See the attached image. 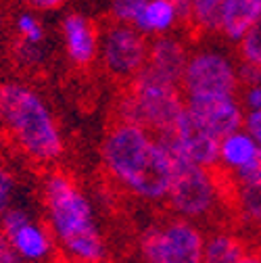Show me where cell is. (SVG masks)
<instances>
[{
    "instance_id": "obj_1",
    "label": "cell",
    "mask_w": 261,
    "mask_h": 263,
    "mask_svg": "<svg viewBox=\"0 0 261 263\" xmlns=\"http://www.w3.org/2000/svg\"><path fill=\"white\" fill-rule=\"evenodd\" d=\"M101 161L107 176L129 196L142 203L167 201L174 159L148 129L115 119L103 138Z\"/></svg>"
},
{
    "instance_id": "obj_2",
    "label": "cell",
    "mask_w": 261,
    "mask_h": 263,
    "mask_svg": "<svg viewBox=\"0 0 261 263\" xmlns=\"http://www.w3.org/2000/svg\"><path fill=\"white\" fill-rule=\"evenodd\" d=\"M46 226L65 259L105 261L107 242L94 207L82 186L65 172H50L42 182Z\"/></svg>"
},
{
    "instance_id": "obj_3",
    "label": "cell",
    "mask_w": 261,
    "mask_h": 263,
    "mask_svg": "<svg viewBox=\"0 0 261 263\" xmlns=\"http://www.w3.org/2000/svg\"><path fill=\"white\" fill-rule=\"evenodd\" d=\"M0 125L34 163H54L65 153V138L50 105L23 82L0 84Z\"/></svg>"
},
{
    "instance_id": "obj_4",
    "label": "cell",
    "mask_w": 261,
    "mask_h": 263,
    "mask_svg": "<svg viewBox=\"0 0 261 263\" xmlns=\"http://www.w3.org/2000/svg\"><path fill=\"white\" fill-rule=\"evenodd\" d=\"M174 178L167 194L170 211L194 223L213 221L226 199L230 196V184L221 182L217 170H207L197 163H190L184 157L172 155Z\"/></svg>"
},
{
    "instance_id": "obj_5",
    "label": "cell",
    "mask_w": 261,
    "mask_h": 263,
    "mask_svg": "<svg viewBox=\"0 0 261 263\" xmlns=\"http://www.w3.org/2000/svg\"><path fill=\"white\" fill-rule=\"evenodd\" d=\"M186 109L182 88L163 84L138 73L117 103V119L136 123L155 136H165L174 129Z\"/></svg>"
},
{
    "instance_id": "obj_6",
    "label": "cell",
    "mask_w": 261,
    "mask_h": 263,
    "mask_svg": "<svg viewBox=\"0 0 261 263\" xmlns=\"http://www.w3.org/2000/svg\"><path fill=\"white\" fill-rule=\"evenodd\" d=\"M203 228L178 215L148 226L138 242L142 263H203Z\"/></svg>"
},
{
    "instance_id": "obj_7",
    "label": "cell",
    "mask_w": 261,
    "mask_h": 263,
    "mask_svg": "<svg viewBox=\"0 0 261 263\" xmlns=\"http://www.w3.org/2000/svg\"><path fill=\"white\" fill-rule=\"evenodd\" d=\"M180 88L184 98L238 96V63L221 48H199L188 57Z\"/></svg>"
},
{
    "instance_id": "obj_8",
    "label": "cell",
    "mask_w": 261,
    "mask_h": 263,
    "mask_svg": "<svg viewBox=\"0 0 261 263\" xmlns=\"http://www.w3.org/2000/svg\"><path fill=\"white\" fill-rule=\"evenodd\" d=\"M99 59L111 78L119 82H132L146 65L148 40L134 25L109 21L101 29Z\"/></svg>"
},
{
    "instance_id": "obj_9",
    "label": "cell",
    "mask_w": 261,
    "mask_h": 263,
    "mask_svg": "<svg viewBox=\"0 0 261 263\" xmlns=\"http://www.w3.org/2000/svg\"><path fill=\"white\" fill-rule=\"evenodd\" d=\"M0 228L9 236L15 253L19 255L21 263H46L57 245L50 234L48 226L34 219L27 209L23 207H11L3 217H0Z\"/></svg>"
},
{
    "instance_id": "obj_10",
    "label": "cell",
    "mask_w": 261,
    "mask_h": 263,
    "mask_svg": "<svg viewBox=\"0 0 261 263\" xmlns=\"http://www.w3.org/2000/svg\"><path fill=\"white\" fill-rule=\"evenodd\" d=\"M167 146L172 155L184 157L190 163H197L207 170H217V151H219V138L209 132L203 123L194 119L188 109L180 115L174 129L165 136H157Z\"/></svg>"
},
{
    "instance_id": "obj_11",
    "label": "cell",
    "mask_w": 261,
    "mask_h": 263,
    "mask_svg": "<svg viewBox=\"0 0 261 263\" xmlns=\"http://www.w3.org/2000/svg\"><path fill=\"white\" fill-rule=\"evenodd\" d=\"M188 113L203 123L217 138H223L236 129H243L245 109L238 96H197L186 98Z\"/></svg>"
},
{
    "instance_id": "obj_12",
    "label": "cell",
    "mask_w": 261,
    "mask_h": 263,
    "mask_svg": "<svg viewBox=\"0 0 261 263\" xmlns=\"http://www.w3.org/2000/svg\"><path fill=\"white\" fill-rule=\"evenodd\" d=\"M188 48L186 44L176 38V36H159L148 42V59L144 69L140 71L142 76L163 82V84H172V86H182V76L188 63Z\"/></svg>"
},
{
    "instance_id": "obj_13",
    "label": "cell",
    "mask_w": 261,
    "mask_h": 263,
    "mask_svg": "<svg viewBox=\"0 0 261 263\" xmlns=\"http://www.w3.org/2000/svg\"><path fill=\"white\" fill-rule=\"evenodd\" d=\"M61 38L67 59L76 67H90L99 59L101 31L82 13H69L61 21Z\"/></svg>"
},
{
    "instance_id": "obj_14",
    "label": "cell",
    "mask_w": 261,
    "mask_h": 263,
    "mask_svg": "<svg viewBox=\"0 0 261 263\" xmlns=\"http://www.w3.org/2000/svg\"><path fill=\"white\" fill-rule=\"evenodd\" d=\"M261 155L257 142L247 134L245 129H236L232 134L219 138L217 151V167L226 178H234Z\"/></svg>"
},
{
    "instance_id": "obj_15",
    "label": "cell",
    "mask_w": 261,
    "mask_h": 263,
    "mask_svg": "<svg viewBox=\"0 0 261 263\" xmlns=\"http://www.w3.org/2000/svg\"><path fill=\"white\" fill-rule=\"evenodd\" d=\"M259 19H261V0H223L217 34L228 42L238 44V40Z\"/></svg>"
},
{
    "instance_id": "obj_16",
    "label": "cell",
    "mask_w": 261,
    "mask_h": 263,
    "mask_svg": "<svg viewBox=\"0 0 261 263\" xmlns=\"http://www.w3.org/2000/svg\"><path fill=\"white\" fill-rule=\"evenodd\" d=\"M182 21V11L176 0H148L140 15L134 21V27L146 38L170 36L176 25Z\"/></svg>"
},
{
    "instance_id": "obj_17",
    "label": "cell",
    "mask_w": 261,
    "mask_h": 263,
    "mask_svg": "<svg viewBox=\"0 0 261 263\" xmlns=\"http://www.w3.org/2000/svg\"><path fill=\"white\" fill-rule=\"evenodd\" d=\"M247 251V240L238 232L219 228L205 236L203 263H240Z\"/></svg>"
},
{
    "instance_id": "obj_18",
    "label": "cell",
    "mask_w": 261,
    "mask_h": 263,
    "mask_svg": "<svg viewBox=\"0 0 261 263\" xmlns=\"http://www.w3.org/2000/svg\"><path fill=\"white\" fill-rule=\"evenodd\" d=\"M182 21L197 34H217L223 0H178Z\"/></svg>"
},
{
    "instance_id": "obj_19",
    "label": "cell",
    "mask_w": 261,
    "mask_h": 263,
    "mask_svg": "<svg viewBox=\"0 0 261 263\" xmlns=\"http://www.w3.org/2000/svg\"><path fill=\"white\" fill-rule=\"evenodd\" d=\"M230 203L236 217L261 236V182L230 184Z\"/></svg>"
},
{
    "instance_id": "obj_20",
    "label": "cell",
    "mask_w": 261,
    "mask_h": 263,
    "mask_svg": "<svg viewBox=\"0 0 261 263\" xmlns=\"http://www.w3.org/2000/svg\"><path fill=\"white\" fill-rule=\"evenodd\" d=\"M15 31H17V40L29 42V44H44L46 40V31L40 21V17L31 11H23L15 17Z\"/></svg>"
},
{
    "instance_id": "obj_21",
    "label": "cell",
    "mask_w": 261,
    "mask_h": 263,
    "mask_svg": "<svg viewBox=\"0 0 261 263\" xmlns=\"http://www.w3.org/2000/svg\"><path fill=\"white\" fill-rule=\"evenodd\" d=\"M238 61L261 67V19L238 40Z\"/></svg>"
},
{
    "instance_id": "obj_22",
    "label": "cell",
    "mask_w": 261,
    "mask_h": 263,
    "mask_svg": "<svg viewBox=\"0 0 261 263\" xmlns=\"http://www.w3.org/2000/svg\"><path fill=\"white\" fill-rule=\"evenodd\" d=\"M148 0H109V17L117 23L134 25L136 17L144 9Z\"/></svg>"
},
{
    "instance_id": "obj_23",
    "label": "cell",
    "mask_w": 261,
    "mask_h": 263,
    "mask_svg": "<svg viewBox=\"0 0 261 263\" xmlns=\"http://www.w3.org/2000/svg\"><path fill=\"white\" fill-rule=\"evenodd\" d=\"M15 196H17V176L9 165L0 161V217L13 207Z\"/></svg>"
},
{
    "instance_id": "obj_24",
    "label": "cell",
    "mask_w": 261,
    "mask_h": 263,
    "mask_svg": "<svg viewBox=\"0 0 261 263\" xmlns=\"http://www.w3.org/2000/svg\"><path fill=\"white\" fill-rule=\"evenodd\" d=\"M15 59H17V63L27 65V67L40 65V63H44V59H46L44 44H29V42L17 40V42H15Z\"/></svg>"
},
{
    "instance_id": "obj_25",
    "label": "cell",
    "mask_w": 261,
    "mask_h": 263,
    "mask_svg": "<svg viewBox=\"0 0 261 263\" xmlns=\"http://www.w3.org/2000/svg\"><path fill=\"white\" fill-rule=\"evenodd\" d=\"M238 101H240L245 113L261 111V84L243 86V88L238 90Z\"/></svg>"
},
{
    "instance_id": "obj_26",
    "label": "cell",
    "mask_w": 261,
    "mask_h": 263,
    "mask_svg": "<svg viewBox=\"0 0 261 263\" xmlns=\"http://www.w3.org/2000/svg\"><path fill=\"white\" fill-rule=\"evenodd\" d=\"M238 84L243 86H253V84H261V67L251 63H243L238 61Z\"/></svg>"
},
{
    "instance_id": "obj_27",
    "label": "cell",
    "mask_w": 261,
    "mask_h": 263,
    "mask_svg": "<svg viewBox=\"0 0 261 263\" xmlns=\"http://www.w3.org/2000/svg\"><path fill=\"white\" fill-rule=\"evenodd\" d=\"M243 129L257 142V146L261 148V111H251L245 113V121H243Z\"/></svg>"
},
{
    "instance_id": "obj_28",
    "label": "cell",
    "mask_w": 261,
    "mask_h": 263,
    "mask_svg": "<svg viewBox=\"0 0 261 263\" xmlns=\"http://www.w3.org/2000/svg\"><path fill=\"white\" fill-rule=\"evenodd\" d=\"M0 263H21L19 255L15 253V249L3 228H0Z\"/></svg>"
},
{
    "instance_id": "obj_29",
    "label": "cell",
    "mask_w": 261,
    "mask_h": 263,
    "mask_svg": "<svg viewBox=\"0 0 261 263\" xmlns=\"http://www.w3.org/2000/svg\"><path fill=\"white\" fill-rule=\"evenodd\" d=\"M67 0H27V5L34 11H54L59 7H63Z\"/></svg>"
},
{
    "instance_id": "obj_30",
    "label": "cell",
    "mask_w": 261,
    "mask_h": 263,
    "mask_svg": "<svg viewBox=\"0 0 261 263\" xmlns=\"http://www.w3.org/2000/svg\"><path fill=\"white\" fill-rule=\"evenodd\" d=\"M240 263H261V249L255 247V249H249L245 253V257L240 259Z\"/></svg>"
},
{
    "instance_id": "obj_31",
    "label": "cell",
    "mask_w": 261,
    "mask_h": 263,
    "mask_svg": "<svg viewBox=\"0 0 261 263\" xmlns=\"http://www.w3.org/2000/svg\"><path fill=\"white\" fill-rule=\"evenodd\" d=\"M61 263H105V261H84V259H63Z\"/></svg>"
},
{
    "instance_id": "obj_32",
    "label": "cell",
    "mask_w": 261,
    "mask_h": 263,
    "mask_svg": "<svg viewBox=\"0 0 261 263\" xmlns=\"http://www.w3.org/2000/svg\"><path fill=\"white\" fill-rule=\"evenodd\" d=\"M0 29H3V17H0Z\"/></svg>"
},
{
    "instance_id": "obj_33",
    "label": "cell",
    "mask_w": 261,
    "mask_h": 263,
    "mask_svg": "<svg viewBox=\"0 0 261 263\" xmlns=\"http://www.w3.org/2000/svg\"><path fill=\"white\" fill-rule=\"evenodd\" d=\"M259 249H261V236H259Z\"/></svg>"
},
{
    "instance_id": "obj_34",
    "label": "cell",
    "mask_w": 261,
    "mask_h": 263,
    "mask_svg": "<svg viewBox=\"0 0 261 263\" xmlns=\"http://www.w3.org/2000/svg\"><path fill=\"white\" fill-rule=\"evenodd\" d=\"M176 3H178V0H176Z\"/></svg>"
}]
</instances>
